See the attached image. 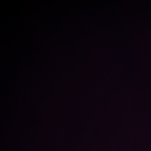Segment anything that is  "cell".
Listing matches in <instances>:
<instances>
[]
</instances>
